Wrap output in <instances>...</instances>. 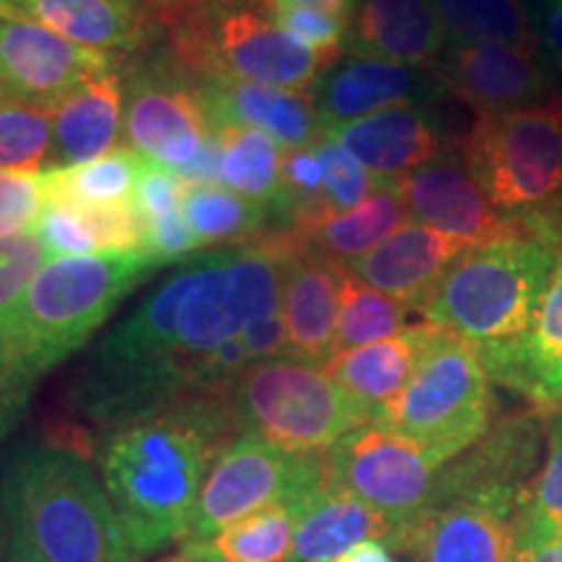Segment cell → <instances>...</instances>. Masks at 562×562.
<instances>
[{
  "mask_svg": "<svg viewBox=\"0 0 562 562\" xmlns=\"http://www.w3.org/2000/svg\"><path fill=\"white\" fill-rule=\"evenodd\" d=\"M229 396L193 398L104 438L100 480L136 562L186 544L211 463L240 438Z\"/></svg>",
  "mask_w": 562,
  "mask_h": 562,
  "instance_id": "6da1fadb",
  "label": "cell"
},
{
  "mask_svg": "<svg viewBox=\"0 0 562 562\" xmlns=\"http://www.w3.org/2000/svg\"><path fill=\"white\" fill-rule=\"evenodd\" d=\"M154 269L144 250L89 252L42 266L0 321V435L21 419L42 378L81 349Z\"/></svg>",
  "mask_w": 562,
  "mask_h": 562,
  "instance_id": "7a4b0ae2",
  "label": "cell"
},
{
  "mask_svg": "<svg viewBox=\"0 0 562 562\" xmlns=\"http://www.w3.org/2000/svg\"><path fill=\"white\" fill-rule=\"evenodd\" d=\"M203 258L182 261L94 344L68 389L70 412L110 432L191 402L193 378L180 351L182 305Z\"/></svg>",
  "mask_w": 562,
  "mask_h": 562,
  "instance_id": "3957f363",
  "label": "cell"
},
{
  "mask_svg": "<svg viewBox=\"0 0 562 562\" xmlns=\"http://www.w3.org/2000/svg\"><path fill=\"white\" fill-rule=\"evenodd\" d=\"M0 521L47 562H136L87 456L19 442L0 469Z\"/></svg>",
  "mask_w": 562,
  "mask_h": 562,
  "instance_id": "277c9868",
  "label": "cell"
},
{
  "mask_svg": "<svg viewBox=\"0 0 562 562\" xmlns=\"http://www.w3.org/2000/svg\"><path fill=\"white\" fill-rule=\"evenodd\" d=\"M469 170L531 243L562 256V94L533 108L476 117L456 138Z\"/></svg>",
  "mask_w": 562,
  "mask_h": 562,
  "instance_id": "5b68a950",
  "label": "cell"
},
{
  "mask_svg": "<svg viewBox=\"0 0 562 562\" xmlns=\"http://www.w3.org/2000/svg\"><path fill=\"white\" fill-rule=\"evenodd\" d=\"M157 45L195 81H252L279 89H315L331 58L286 37L261 0H203L154 19Z\"/></svg>",
  "mask_w": 562,
  "mask_h": 562,
  "instance_id": "8992f818",
  "label": "cell"
},
{
  "mask_svg": "<svg viewBox=\"0 0 562 562\" xmlns=\"http://www.w3.org/2000/svg\"><path fill=\"white\" fill-rule=\"evenodd\" d=\"M554 263L552 250L529 240L469 248L417 313L472 344L516 339L531 328Z\"/></svg>",
  "mask_w": 562,
  "mask_h": 562,
  "instance_id": "52a82bcc",
  "label": "cell"
},
{
  "mask_svg": "<svg viewBox=\"0 0 562 562\" xmlns=\"http://www.w3.org/2000/svg\"><path fill=\"white\" fill-rule=\"evenodd\" d=\"M492 381L472 341L430 323L425 347L375 425L430 448L451 463L492 427Z\"/></svg>",
  "mask_w": 562,
  "mask_h": 562,
  "instance_id": "ba28073f",
  "label": "cell"
},
{
  "mask_svg": "<svg viewBox=\"0 0 562 562\" xmlns=\"http://www.w3.org/2000/svg\"><path fill=\"white\" fill-rule=\"evenodd\" d=\"M229 404L237 432L290 453H323L370 422L321 364L294 357L250 364Z\"/></svg>",
  "mask_w": 562,
  "mask_h": 562,
  "instance_id": "9c48e42d",
  "label": "cell"
},
{
  "mask_svg": "<svg viewBox=\"0 0 562 562\" xmlns=\"http://www.w3.org/2000/svg\"><path fill=\"white\" fill-rule=\"evenodd\" d=\"M328 476L396 529V550L430 508L446 459L368 422L326 451Z\"/></svg>",
  "mask_w": 562,
  "mask_h": 562,
  "instance_id": "30bf717a",
  "label": "cell"
},
{
  "mask_svg": "<svg viewBox=\"0 0 562 562\" xmlns=\"http://www.w3.org/2000/svg\"><path fill=\"white\" fill-rule=\"evenodd\" d=\"M328 476L326 451L290 453L252 435L232 440L211 463L188 542H211L224 526L279 503H294Z\"/></svg>",
  "mask_w": 562,
  "mask_h": 562,
  "instance_id": "8fae6325",
  "label": "cell"
},
{
  "mask_svg": "<svg viewBox=\"0 0 562 562\" xmlns=\"http://www.w3.org/2000/svg\"><path fill=\"white\" fill-rule=\"evenodd\" d=\"M128 149L180 172L214 136L203 110L199 81L191 79L154 42L144 53L123 60Z\"/></svg>",
  "mask_w": 562,
  "mask_h": 562,
  "instance_id": "7c38bea8",
  "label": "cell"
},
{
  "mask_svg": "<svg viewBox=\"0 0 562 562\" xmlns=\"http://www.w3.org/2000/svg\"><path fill=\"white\" fill-rule=\"evenodd\" d=\"M529 490L482 487L435 497L406 533L417 562H513Z\"/></svg>",
  "mask_w": 562,
  "mask_h": 562,
  "instance_id": "4fadbf2b",
  "label": "cell"
},
{
  "mask_svg": "<svg viewBox=\"0 0 562 562\" xmlns=\"http://www.w3.org/2000/svg\"><path fill=\"white\" fill-rule=\"evenodd\" d=\"M446 97L467 104L476 117L533 108L560 94V76L529 45H448L432 68Z\"/></svg>",
  "mask_w": 562,
  "mask_h": 562,
  "instance_id": "5bb4252c",
  "label": "cell"
},
{
  "mask_svg": "<svg viewBox=\"0 0 562 562\" xmlns=\"http://www.w3.org/2000/svg\"><path fill=\"white\" fill-rule=\"evenodd\" d=\"M396 186L412 220L469 248L529 240L521 224L487 199L456 140L438 157L396 180Z\"/></svg>",
  "mask_w": 562,
  "mask_h": 562,
  "instance_id": "9a60e30c",
  "label": "cell"
},
{
  "mask_svg": "<svg viewBox=\"0 0 562 562\" xmlns=\"http://www.w3.org/2000/svg\"><path fill=\"white\" fill-rule=\"evenodd\" d=\"M121 66L115 55L76 45L32 19L0 21V100L55 110L74 91Z\"/></svg>",
  "mask_w": 562,
  "mask_h": 562,
  "instance_id": "2e32d148",
  "label": "cell"
},
{
  "mask_svg": "<svg viewBox=\"0 0 562 562\" xmlns=\"http://www.w3.org/2000/svg\"><path fill=\"white\" fill-rule=\"evenodd\" d=\"M492 383L521 393L533 409L554 414L562 406V256L547 284L531 328L516 339L474 344Z\"/></svg>",
  "mask_w": 562,
  "mask_h": 562,
  "instance_id": "e0dca14e",
  "label": "cell"
},
{
  "mask_svg": "<svg viewBox=\"0 0 562 562\" xmlns=\"http://www.w3.org/2000/svg\"><path fill=\"white\" fill-rule=\"evenodd\" d=\"M313 97L328 131L391 108L432 104L442 100L446 91L432 70L341 55L315 83Z\"/></svg>",
  "mask_w": 562,
  "mask_h": 562,
  "instance_id": "ac0fdd59",
  "label": "cell"
},
{
  "mask_svg": "<svg viewBox=\"0 0 562 562\" xmlns=\"http://www.w3.org/2000/svg\"><path fill=\"white\" fill-rule=\"evenodd\" d=\"M375 180H402L446 149L442 121L432 104L391 108L326 131Z\"/></svg>",
  "mask_w": 562,
  "mask_h": 562,
  "instance_id": "d6986e66",
  "label": "cell"
},
{
  "mask_svg": "<svg viewBox=\"0 0 562 562\" xmlns=\"http://www.w3.org/2000/svg\"><path fill=\"white\" fill-rule=\"evenodd\" d=\"M201 102L211 131L224 125L258 128L284 146L302 149L326 136L313 89H279L252 81H201Z\"/></svg>",
  "mask_w": 562,
  "mask_h": 562,
  "instance_id": "ffe728a7",
  "label": "cell"
},
{
  "mask_svg": "<svg viewBox=\"0 0 562 562\" xmlns=\"http://www.w3.org/2000/svg\"><path fill=\"white\" fill-rule=\"evenodd\" d=\"M341 271V263L328 261L302 243L286 256L279 307L294 360L323 368L334 357Z\"/></svg>",
  "mask_w": 562,
  "mask_h": 562,
  "instance_id": "44dd1931",
  "label": "cell"
},
{
  "mask_svg": "<svg viewBox=\"0 0 562 562\" xmlns=\"http://www.w3.org/2000/svg\"><path fill=\"white\" fill-rule=\"evenodd\" d=\"M448 47L432 0H357L344 53L432 70Z\"/></svg>",
  "mask_w": 562,
  "mask_h": 562,
  "instance_id": "7402d4cb",
  "label": "cell"
},
{
  "mask_svg": "<svg viewBox=\"0 0 562 562\" xmlns=\"http://www.w3.org/2000/svg\"><path fill=\"white\" fill-rule=\"evenodd\" d=\"M467 250L469 245L419 222H409L349 269L364 284L402 300L409 311H417Z\"/></svg>",
  "mask_w": 562,
  "mask_h": 562,
  "instance_id": "603a6c76",
  "label": "cell"
},
{
  "mask_svg": "<svg viewBox=\"0 0 562 562\" xmlns=\"http://www.w3.org/2000/svg\"><path fill=\"white\" fill-rule=\"evenodd\" d=\"M19 13L89 50L128 60L159 37L138 0H19Z\"/></svg>",
  "mask_w": 562,
  "mask_h": 562,
  "instance_id": "cb8c5ba5",
  "label": "cell"
},
{
  "mask_svg": "<svg viewBox=\"0 0 562 562\" xmlns=\"http://www.w3.org/2000/svg\"><path fill=\"white\" fill-rule=\"evenodd\" d=\"M292 505L297 510V531L290 562H334L368 539H383L396 550V529L331 476Z\"/></svg>",
  "mask_w": 562,
  "mask_h": 562,
  "instance_id": "d4e9b609",
  "label": "cell"
},
{
  "mask_svg": "<svg viewBox=\"0 0 562 562\" xmlns=\"http://www.w3.org/2000/svg\"><path fill=\"white\" fill-rule=\"evenodd\" d=\"M121 68L89 81L53 110L50 170L87 165L115 149L125 121V83Z\"/></svg>",
  "mask_w": 562,
  "mask_h": 562,
  "instance_id": "484cf974",
  "label": "cell"
},
{
  "mask_svg": "<svg viewBox=\"0 0 562 562\" xmlns=\"http://www.w3.org/2000/svg\"><path fill=\"white\" fill-rule=\"evenodd\" d=\"M427 334H430V323L406 326L391 339L336 351L331 360L323 364V370L347 391V396L360 406L364 417L375 422L378 414L402 393L412 378Z\"/></svg>",
  "mask_w": 562,
  "mask_h": 562,
  "instance_id": "4316f807",
  "label": "cell"
},
{
  "mask_svg": "<svg viewBox=\"0 0 562 562\" xmlns=\"http://www.w3.org/2000/svg\"><path fill=\"white\" fill-rule=\"evenodd\" d=\"M406 216L409 214L404 209L396 180H378L360 206L321 224L300 243L326 256L328 261L351 266L362 256H368L372 248H378L398 227H404Z\"/></svg>",
  "mask_w": 562,
  "mask_h": 562,
  "instance_id": "83f0119b",
  "label": "cell"
},
{
  "mask_svg": "<svg viewBox=\"0 0 562 562\" xmlns=\"http://www.w3.org/2000/svg\"><path fill=\"white\" fill-rule=\"evenodd\" d=\"M180 211L201 248L211 245L240 248L258 240L269 229L266 203L250 201L229 188L209 186V182H188Z\"/></svg>",
  "mask_w": 562,
  "mask_h": 562,
  "instance_id": "f1b7e54d",
  "label": "cell"
},
{
  "mask_svg": "<svg viewBox=\"0 0 562 562\" xmlns=\"http://www.w3.org/2000/svg\"><path fill=\"white\" fill-rule=\"evenodd\" d=\"M146 159L133 149H112L87 165L55 167L45 172L47 203L74 206H123L133 203Z\"/></svg>",
  "mask_w": 562,
  "mask_h": 562,
  "instance_id": "f546056e",
  "label": "cell"
},
{
  "mask_svg": "<svg viewBox=\"0 0 562 562\" xmlns=\"http://www.w3.org/2000/svg\"><path fill=\"white\" fill-rule=\"evenodd\" d=\"M220 140V182L245 199L269 206L279 191L284 146L269 133L248 125H224L214 131Z\"/></svg>",
  "mask_w": 562,
  "mask_h": 562,
  "instance_id": "4dcf8cb0",
  "label": "cell"
},
{
  "mask_svg": "<svg viewBox=\"0 0 562 562\" xmlns=\"http://www.w3.org/2000/svg\"><path fill=\"white\" fill-rule=\"evenodd\" d=\"M448 45L539 42L526 0H432Z\"/></svg>",
  "mask_w": 562,
  "mask_h": 562,
  "instance_id": "1f68e13d",
  "label": "cell"
},
{
  "mask_svg": "<svg viewBox=\"0 0 562 562\" xmlns=\"http://www.w3.org/2000/svg\"><path fill=\"white\" fill-rule=\"evenodd\" d=\"M409 307L344 266L339 284V323H336V351H347L368 344L391 339L406 328ZM334 351V355H336Z\"/></svg>",
  "mask_w": 562,
  "mask_h": 562,
  "instance_id": "d6a6232c",
  "label": "cell"
},
{
  "mask_svg": "<svg viewBox=\"0 0 562 562\" xmlns=\"http://www.w3.org/2000/svg\"><path fill=\"white\" fill-rule=\"evenodd\" d=\"M294 531L297 510L292 503H279L224 526L211 544L224 562H290Z\"/></svg>",
  "mask_w": 562,
  "mask_h": 562,
  "instance_id": "836d02e7",
  "label": "cell"
},
{
  "mask_svg": "<svg viewBox=\"0 0 562 562\" xmlns=\"http://www.w3.org/2000/svg\"><path fill=\"white\" fill-rule=\"evenodd\" d=\"M53 159V110L0 100V170L40 172Z\"/></svg>",
  "mask_w": 562,
  "mask_h": 562,
  "instance_id": "e575fe53",
  "label": "cell"
},
{
  "mask_svg": "<svg viewBox=\"0 0 562 562\" xmlns=\"http://www.w3.org/2000/svg\"><path fill=\"white\" fill-rule=\"evenodd\" d=\"M518 533H562V406L547 430V456L521 510Z\"/></svg>",
  "mask_w": 562,
  "mask_h": 562,
  "instance_id": "d590c367",
  "label": "cell"
},
{
  "mask_svg": "<svg viewBox=\"0 0 562 562\" xmlns=\"http://www.w3.org/2000/svg\"><path fill=\"white\" fill-rule=\"evenodd\" d=\"M315 149L323 165V224H326L360 206L378 180L328 133L315 140Z\"/></svg>",
  "mask_w": 562,
  "mask_h": 562,
  "instance_id": "8d00e7d4",
  "label": "cell"
},
{
  "mask_svg": "<svg viewBox=\"0 0 562 562\" xmlns=\"http://www.w3.org/2000/svg\"><path fill=\"white\" fill-rule=\"evenodd\" d=\"M45 206V172L0 170V237L32 232Z\"/></svg>",
  "mask_w": 562,
  "mask_h": 562,
  "instance_id": "74e56055",
  "label": "cell"
},
{
  "mask_svg": "<svg viewBox=\"0 0 562 562\" xmlns=\"http://www.w3.org/2000/svg\"><path fill=\"white\" fill-rule=\"evenodd\" d=\"M47 250L37 232L0 237V321L11 313L32 279L47 261Z\"/></svg>",
  "mask_w": 562,
  "mask_h": 562,
  "instance_id": "f35d334b",
  "label": "cell"
},
{
  "mask_svg": "<svg viewBox=\"0 0 562 562\" xmlns=\"http://www.w3.org/2000/svg\"><path fill=\"white\" fill-rule=\"evenodd\" d=\"M273 21L286 37H292L297 45L307 47L315 55L323 58L341 60L344 42H347L349 21L331 13L321 11H305V9H290V11H271Z\"/></svg>",
  "mask_w": 562,
  "mask_h": 562,
  "instance_id": "ab89813d",
  "label": "cell"
},
{
  "mask_svg": "<svg viewBox=\"0 0 562 562\" xmlns=\"http://www.w3.org/2000/svg\"><path fill=\"white\" fill-rule=\"evenodd\" d=\"M186 186L188 182L178 172L170 170V167H161L157 161L146 159V167L136 186V195H133V206L138 209L140 220L151 222L157 216L180 209Z\"/></svg>",
  "mask_w": 562,
  "mask_h": 562,
  "instance_id": "60d3db41",
  "label": "cell"
},
{
  "mask_svg": "<svg viewBox=\"0 0 562 562\" xmlns=\"http://www.w3.org/2000/svg\"><path fill=\"white\" fill-rule=\"evenodd\" d=\"M193 250H201V243L188 229L180 209L144 222V252L157 266L180 261V258L191 256Z\"/></svg>",
  "mask_w": 562,
  "mask_h": 562,
  "instance_id": "b9f144b4",
  "label": "cell"
},
{
  "mask_svg": "<svg viewBox=\"0 0 562 562\" xmlns=\"http://www.w3.org/2000/svg\"><path fill=\"white\" fill-rule=\"evenodd\" d=\"M243 344L248 351L250 364L279 360V357H290V341H286L284 318H281V307L263 318L252 321L243 331Z\"/></svg>",
  "mask_w": 562,
  "mask_h": 562,
  "instance_id": "7bdbcfd3",
  "label": "cell"
},
{
  "mask_svg": "<svg viewBox=\"0 0 562 562\" xmlns=\"http://www.w3.org/2000/svg\"><path fill=\"white\" fill-rule=\"evenodd\" d=\"M529 11L542 55L562 79V0H529Z\"/></svg>",
  "mask_w": 562,
  "mask_h": 562,
  "instance_id": "ee69618b",
  "label": "cell"
},
{
  "mask_svg": "<svg viewBox=\"0 0 562 562\" xmlns=\"http://www.w3.org/2000/svg\"><path fill=\"white\" fill-rule=\"evenodd\" d=\"M513 562H562V533H547V537L518 533Z\"/></svg>",
  "mask_w": 562,
  "mask_h": 562,
  "instance_id": "f6af8a7d",
  "label": "cell"
},
{
  "mask_svg": "<svg viewBox=\"0 0 562 562\" xmlns=\"http://www.w3.org/2000/svg\"><path fill=\"white\" fill-rule=\"evenodd\" d=\"M290 9H305V11H321L339 16L344 21H351L357 11V0H271L269 11H290Z\"/></svg>",
  "mask_w": 562,
  "mask_h": 562,
  "instance_id": "bcb514c9",
  "label": "cell"
},
{
  "mask_svg": "<svg viewBox=\"0 0 562 562\" xmlns=\"http://www.w3.org/2000/svg\"><path fill=\"white\" fill-rule=\"evenodd\" d=\"M0 562H47L16 529L0 521Z\"/></svg>",
  "mask_w": 562,
  "mask_h": 562,
  "instance_id": "7dc6e473",
  "label": "cell"
},
{
  "mask_svg": "<svg viewBox=\"0 0 562 562\" xmlns=\"http://www.w3.org/2000/svg\"><path fill=\"white\" fill-rule=\"evenodd\" d=\"M334 562H396V558H393V547L389 542H383V539H368V542L351 547V550L344 552Z\"/></svg>",
  "mask_w": 562,
  "mask_h": 562,
  "instance_id": "c3c4849f",
  "label": "cell"
},
{
  "mask_svg": "<svg viewBox=\"0 0 562 562\" xmlns=\"http://www.w3.org/2000/svg\"><path fill=\"white\" fill-rule=\"evenodd\" d=\"M157 562H224L211 542H188Z\"/></svg>",
  "mask_w": 562,
  "mask_h": 562,
  "instance_id": "681fc988",
  "label": "cell"
},
{
  "mask_svg": "<svg viewBox=\"0 0 562 562\" xmlns=\"http://www.w3.org/2000/svg\"><path fill=\"white\" fill-rule=\"evenodd\" d=\"M138 3L149 11L151 19H161L170 16V13L191 9V5H199L203 0H138Z\"/></svg>",
  "mask_w": 562,
  "mask_h": 562,
  "instance_id": "f907efd6",
  "label": "cell"
},
{
  "mask_svg": "<svg viewBox=\"0 0 562 562\" xmlns=\"http://www.w3.org/2000/svg\"><path fill=\"white\" fill-rule=\"evenodd\" d=\"M19 13V0H0V21L5 19H16Z\"/></svg>",
  "mask_w": 562,
  "mask_h": 562,
  "instance_id": "816d5d0a",
  "label": "cell"
},
{
  "mask_svg": "<svg viewBox=\"0 0 562 562\" xmlns=\"http://www.w3.org/2000/svg\"><path fill=\"white\" fill-rule=\"evenodd\" d=\"M261 3L266 5V9H269V5H271V0H261Z\"/></svg>",
  "mask_w": 562,
  "mask_h": 562,
  "instance_id": "f5cc1de1",
  "label": "cell"
}]
</instances>
